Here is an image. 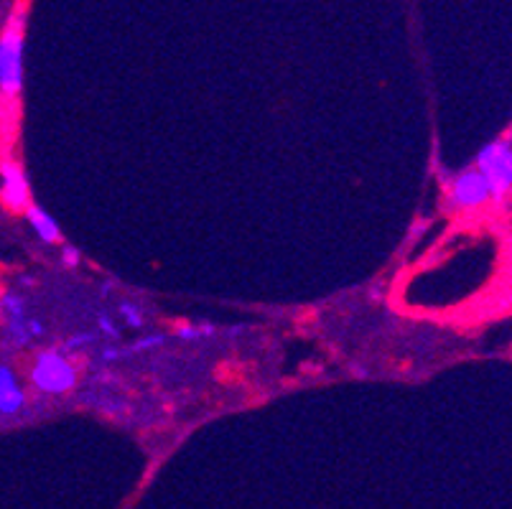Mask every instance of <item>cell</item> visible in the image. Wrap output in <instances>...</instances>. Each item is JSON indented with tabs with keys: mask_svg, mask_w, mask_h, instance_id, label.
Segmentation results:
<instances>
[{
	"mask_svg": "<svg viewBox=\"0 0 512 509\" xmlns=\"http://www.w3.org/2000/svg\"><path fill=\"white\" fill-rule=\"evenodd\" d=\"M23 28L26 18L16 13L0 36V92L6 100L18 97L23 87Z\"/></svg>",
	"mask_w": 512,
	"mask_h": 509,
	"instance_id": "1",
	"label": "cell"
},
{
	"mask_svg": "<svg viewBox=\"0 0 512 509\" xmlns=\"http://www.w3.org/2000/svg\"><path fill=\"white\" fill-rule=\"evenodd\" d=\"M31 382L46 395H64L77 382V372L62 352H41L31 367Z\"/></svg>",
	"mask_w": 512,
	"mask_h": 509,
	"instance_id": "2",
	"label": "cell"
},
{
	"mask_svg": "<svg viewBox=\"0 0 512 509\" xmlns=\"http://www.w3.org/2000/svg\"><path fill=\"white\" fill-rule=\"evenodd\" d=\"M474 166L482 171V176L487 179L492 189V199H502L505 194H510L512 184V146L510 140H495L490 146H484L479 151Z\"/></svg>",
	"mask_w": 512,
	"mask_h": 509,
	"instance_id": "3",
	"label": "cell"
},
{
	"mask_svg": "<svg viewBox=\"0 0 512 509\" xmlns=\"http://www.w3.org/2000/svg\"><path fill=\"white\" fill-rule=\"evenodd\" d=\"M446 196H449L451 209L472 212V209H479L490 202L492 189L490 184H487V179L482 176V171H479L477 166H472L464 168L462 174H456L454 179H451Z\"/></svg>",
	"mask_w": 512,
	"mask_h": 509,
	"instance_id": "4",
	"label": "cell"
},
{
	"mask_svg": "<svg viewBox=\"0 0 512 509\" xmlns=\"http://www.w3.org/2000/svg\"><path fill=\"white\" fill-rule=\"evenodd\" d=\"M0 199L13 212H23L31 204L29 179L16 161L0 163Z\"/></svg>",
	"mask_w": 512,
	"mask_h": 509,
	"instance_id": "5",
	"label": "cell"
},
{
	"mask_svg": "<svg viewBox=\"0 0 512 509\" xmlns=\"http://www.w3.org/2000/svg\"><path fill=\"white\" fill-rule=\"evenodd\" d=\"M26 405V395H23L18 377L11 367L0 364V415H16Z\"/></svg>",
	"mask_w": 512,
	"mask_h": 509,
	"instance_id": "6",
	"label": "cell"
},
{
	"mask_svg": "<svg viewBox=\"0 0 512 509\" xmlns=\"http://www.w3.org/2000/svg\"><path fill=\"white\" fill-rule=\"evenodd\" d=\"M23 214H26V219H29L31 230L39 235L41 242H59V237H62V232H59V224L51 219V214H46L41 207H34V204H29V207L23 209Z\"/></svg>",
	"mask_w": 512,
	"mask_h": 509,
	"instance_id": "7",
	"label": "cell"
},
{
	"mask_svg": "<svg viewBox=\"0 0 512 509\" xmlns=\"http://www.w3.org/2000/svg\"><path fill=\"white\" fill-rule=\"evenodd\" d=\"M123 311H125V314H128V321H130V324H141V319H138V316H136V308H130V306H123Z\"/></svg>",
	"mask_w": 512,
	"mask_h": 509,
	"instance_id": "8",
	"label": "cell"
},
{
	"mask_svg": "<svg viewBox=\"0 0 512 509\" xmlns=\"http://www.w3.org/2000/svg\"><path fill=\"white\" fill-rule=\"evenodd\" d=\"M64 255H67V263H72V265L79 260L77 258V250H67V252H64Z\"/></svg>",
	"mask_w": 512,
	"mask_h": 509,
	"instance_id": "9",
	"label": "cell"
}]
</instances>
